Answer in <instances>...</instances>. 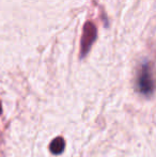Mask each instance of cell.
<instances>
[{
    "instance_id": "6da1fadb",
    "label": "cell",
    "mask_w": 156,
    "mask_h": 157,
    "mask_svg": "<svg viewBox=\"0 0 156 157\" xmlns=\"http://www.w3.org/2000/svg\"><path fill=\"white\" fill-rule=\"evenodd\" d=\"M137 89L140 93L146 95V96H150L153 93L154 83H153L149 62H144L140 67V72L137 78Z\"/></svg>"
},
{
    "instance_id": "7a4b0ae2",
    "label": "cell",
    "mask_w": 156,
    "mask_h": 157,
    "mask_svg": "<svg viewBox=\"0 0 156 157\" xmlns=\"http://www.w3.org/2000/svg\"><path fill=\"white\" fill-rule=\"evenodd\" d=\"M97 30H96L95 26L91 23V21H88L85 24V27H83V32L82 36H81V45H80V57L83 58L89 52L90 48H91L92 44L94 43V41L96 40L97 36Z\"/></svg>"
},
{
    "instance_id": "3957f363",
    "label": "cell",
    "mask_w": 156,
    "mask_h": 157,
    "mask_svg": "<svg viewBox=\"0 0 156 157\" xmlns=\"http://www.w3.org/2000/svg\"><path fill=\"white\" fill-rule=\"evenodd\" d=\"M64 147H65L64 139L62 137H57L56 139H54L51 141V143L49 145V150L52 154L58 155V154L62 153L63 150H64Z\"/></svg>"
},
{
    "instance_id": "277c9868",
    "label": "cell",
    "mask_w": 156,
    "mask_h": 157,
    "mask_svg": "<svg viewBox=\"0 0 156 157\" xmlns=\"http://www.w3.org/2000/svg\"><path fill=\"white\" fill-rule=\"evenodd\" d=\"M2 112V108H1V103H0V114H1Z\"/></svg>"
}]
</instances>
